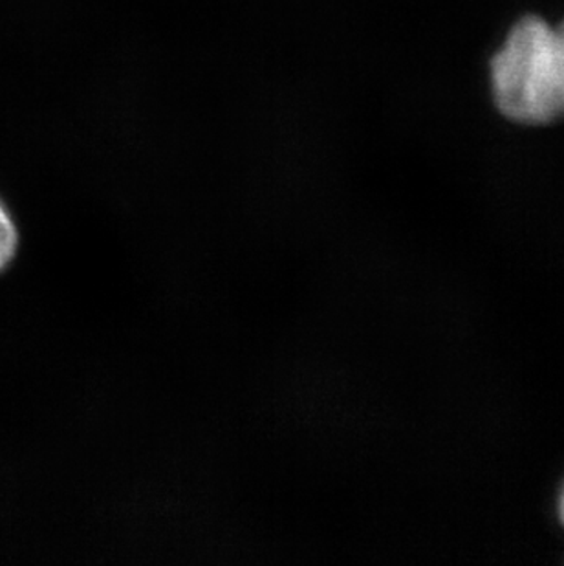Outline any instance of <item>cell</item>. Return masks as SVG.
Returning a JSON list of instances; mask_svg holds the SVG:
<instances>
[{
  "label": "cell",
  "mask_w": 564,
  "mask_h": 566,
  "mask_svg": "<svg viewBox=\"0 0 564 566\" xmlns=\"http://www.w3.org/2000/svg\"><path fill=\"white\" fill-rule=\"evenodd\" d=\"M560 517L564 524V486H563V492H561V497H560Z\"/></svg>",
  "instance_id": "3"
},
{
  "label": "cell",
  "mask_w": 564,
  "mask_h": 566,
  "mask_svg": "<svg viewBox=\"0 0 564 566\" xmlns=\"http://www.w3.org/2000/svg\"><path fill=\"white\" fill-rule=\"evenodd\" d=\"M495 102L508 118L546 124L564 114V22H516L491 63Z\"/></svg>",
  "instance_id": "1"
},
{
  "label": "cell",
  "mask_w": 564,
  "mask_h": 566,
  "mask_svg": "<svg viewBox=\"0 0 564 566\" xmlns=\"http://www.w3.org/2000/svg\"><path fill=\"white\" fill-rule=\"evenodd\" d=\"M19 250V230L10 211L0 202V273L10 266Z\"/></svg>",
  "instance_id": "2"
}]
</instances>
